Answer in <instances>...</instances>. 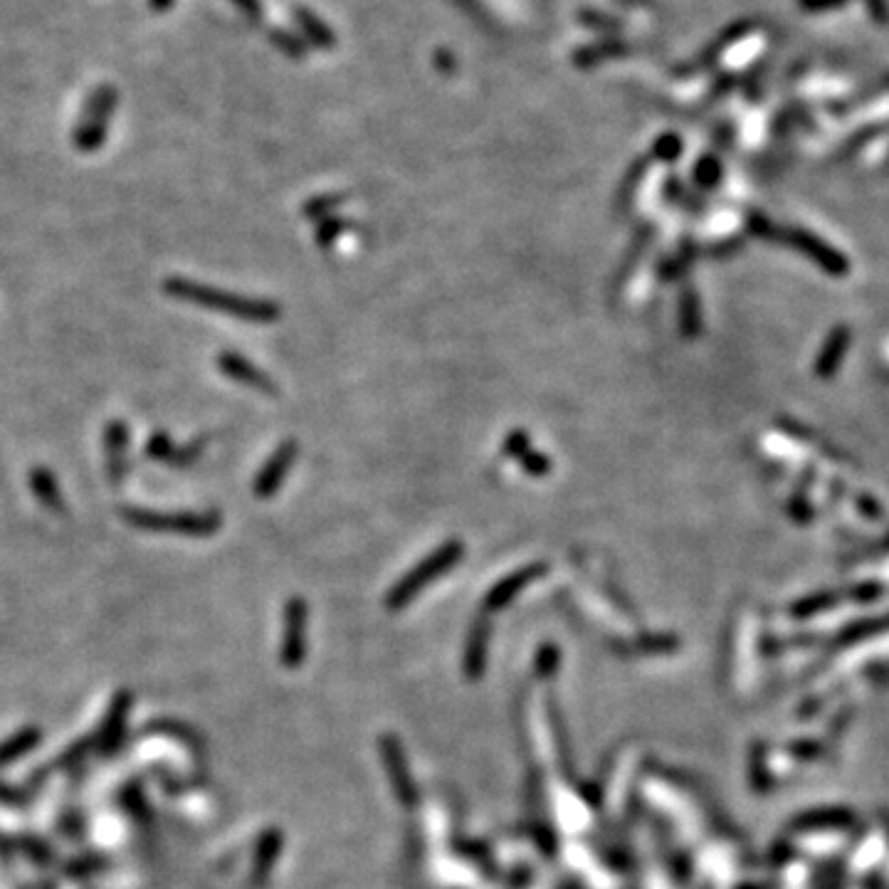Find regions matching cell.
<instances>
[{
  "instance_id": "cb8c5ba5",
  "label": "cell",
  "mask_w": 889,
  "mask_h": 889,
  "mask_svg": "<svg viewBox=\"0 0 889 889\" xmlns=\"http://www.w3.org/2000/svg\"><path fill=\"white\" fill-rule=\"evenodd\" d=\"M559 660V650L554 645H544L539 652V672H551Z\"/></svg>"
},
{
  "instance_id": "603a6c76",
  "label": "cell",
  "mask_w": 889,
  "mask_h": 889,
  "mask_svg": "<svg viewBox=\"0 0 889 889\" xmlns=\"http://www.w3.org/2000/svg\"><path fill=\"white\" fill-rule=\"evenodd\" d=\"M717 176H719V166L712 159H704L697 166V181L702 183V186H712V183H717Z\"/></svg>"
},
{
  "instance_id": "ac0fdd59",
  "label": "cell",
  "mask_w": 889,
  "mask_h": 889,
  "mask_svg": "<svg viewBox=\"0 0 889 889\" xmlns=\"http://www.w3.org/2000/svg\"><path fill=\"white\" fill-rule=\"evenodd\" d=\"M529 450H531V440L529 435H526V430H509L507 438H504V455L519 462Z\"/></svg>"
},
{
  "instance_id": "d6986e66",
  "label": "cell",
  "mask_w": 889,
  "mask_h": 889,
  "mask_svg": "<svg viewBox=\"0 0 889 889\" xmlns=\"http://www.w3.org/2000/svg\"><path fill=\"white\" fill-rule=\"evenodd\" d=\"M643 171H645V163H638V166H635L633 171L628 173V178H625L623 186H620V191H618V208H620V210L628 208L630 198H633L635 188H638L640 176H643Z\"/></svg>"
},
{
  "instance_id": "277c9868",
  "label": "cell",
  "mask_w": 889,
  "mask_h": 889,
  "mask_svg": "<svg viewBox=\"0 0 889 889\" xmlns=\"http://www.w3.org/2000/svg\"><path fill=\"white\" fill-rule=\"evenodd\" d=\"M114 92L109 89H99L97 94L89 102L87 112H84L80 126L75 131V146L80 151H94L104 144V134H107L109 114L114 109Z\"/></svg>"
},
{
  "instance_id": "ba28073f",
  "label": "cell",
  "mask_w": 889,
  "mask_h": 889,
  "mask_svg": "<svg viewBox=\"0 0 889 889\" xmlns=\"http://www.w3.org/2000/svg\"><path fill=\"white\" fill-rule=\"evenodd\" d=\"M546 571H549V566L546 564H529V566L519 568L517 573H509V576L502 578L497 586L489 588V593L485 598V608L487 610H502L504 606H509V603H512L514 598H517L519 593L529 586V583L544 578Z\"/></svg>"
},
{
  "instance_id": "44dd1931",
  "label": "cell",
  "mask_w": 889,
  "mask_h": 889,
  "mask_svg": "<svg viewBox=\"0 0 889 889\" xmlns=\"http://www.w3.org/2000/svg\"><path fill=\"white\" fill-rule=\"evenodd\" d=\"M848 3L850 0H798V5H801L806 13H828V10L845 8Z\"/></svg>"
},
{
  "instance_id": "52a82bcc",
  "label": "cell",
  "mask_w": 889,
  "mask_h": 889,
  "mask_svg": "<svg viewBox=\"0 0 889 889\" xmlns=\"http://www.w3.org/2000/svg\"><path fill=\"white\" fill-rule=\"evenodd\" d=\"M284 645H282V662L287 667L302 665L304 650H307V603L302 598H292L284 610Z\"/></svg>"
},
{
  "instance_id": "7402d4cb",
  "label": "cell",
  "mask_w": 889,
  "mask_h": 889,
  "mask_svg": "<svg viewBox=\"0 0 889 889\" xmlns=\"http://www.w3.org/2000/svg\"><path fill=\"white\" fill-rule=\"evenodd\" d=\"M862 3H865L867 13L872 15V20H875V23H880V25L889 23V3H887V0H862Z\"/></svg>"
},
{
  "instance_id": "8992f818",
  "label": "cell",
  "mask_w": 889,
  "mask_h": 889,
  "mask_svg": "<svg viewBox=\"0 0 889 889\" xmlns=\"http://www.w3.org/2000/svg\"><path fill=\"white\" fill-rule=\"evenodd\" d=\"M215 364H218L220 371H223L230 381L243 383V386L252 388V391L267 393V396H275V393H280V386L272 381L270 373H265L262 368H257L255 364H252V361H247L243 354H238V351H223V354H218Z\"/></svg>"
},
{
  "instance_id": "9c48e42d",
  "label": "cell",
  "mask_w": 889,
  "mask_h": 889,
  "mask_svg": "<svg viewBox=\"0 0 889 889\" xmlns=\"http://www.w3.org/2000/svg\"><path fill=\"white\" fill-rule=\"evenodd\" d=\"M126 450H129V425L124 420H112L104 430V467L112 485H122L126 475Z\"/></svg>"
},
{
  "instance_id": "7a4b0ae2",
  "label": "cell",
  "mask_w": 889,
  "mask_h": 889,
  "mask_svg": "<svg viewBox=\"0 0 889 889\" xmlns=\"http://www.w3.org/2000/svg\"><path fill=\"white\" fill-rule=\"evenodd\" d=\"M122 517L126 524L146 531H168L181 536H213L223 526L220 512H156L144 507H124Z\"/></svg>"
},
{
  "instance_id": "5bb4252c",
  "label": "cell",
  "mask_w": 889,
  "mask_h": 889,
  "mask_svg": "<svg viewBox=\"0 0 889 889\" xmlns=\"http://www.w3.org/2000/svg\"><path fill=\"white\" fill-rule=\"evenodd\" d=\"M341 203H344V196H319V198H312V201L304 203L302 213L307 215L309 220H317L319 223V220L329 218V215L334 213Z\"/></svg>"
},
{
  "instance_id": "9a60e30c",
  "label": "cell",
  "mask_w": 889,
  "mask_h": 889,
  "mask_svg": "<svg viewBox=\"0 0 889 889\" xmlns=\"http://www.w3.org/2000/svg\"><path fill=\"white\" fill-rule=\"evenodd\" d=\"M344 230H346V220L329 215V218L319 220L317 223V243L326 250V247H331L336 243V238H339Z\"/></svg>"
},
{
  "instance_id": "30bf717a",
  "label": "cell",
  "mask_w": 889,
  "mask_h": 889,
  "mask_svg": "<svg viewBox=\"0 0 889 889\" xmlns=\"http://www.w3.org/2000/svg\"><path fill=\"white\" fill-rule=\"evenodd\" d=\"M383 759H386L388 776H391L398 798H401L403 806H410V803L415 801V791H413V786H410V776H408V771H405V759H403V751H401V746H398V741L383 739Z\"/></svg>"
},
{
  "instance_id": "6da1fadb",
  "label": "cell",
  "mask_w": 889,
  "mask_h": 889,
  "mask_svg": "<svg viewBox=\"0 0 889 889\" xmlns=\"http://www.w3.org/2000/svg\"><path fill=\"white\" fill-rule=\"evenodd\" d=\"M163 292L171 299H178V302L196 304V307L210 309V312H223L228 317L250 324H275L280 322L282 314V309L275 302L245 297V294L210 287V284L186 280V277H168L163 282Z\"/></svg>"
},
{
  "instance_id": "4fadbf2b",
  "label": "cell",
  "mask_w": 889,
  "mask_h": 889,
  "mask_svg": "<svg viewBox=\"0 0 889 889\" xmlns=\"http://www.w3.org/2000/svg\"><path fill=\"white\" fill-rule=\"evenodd\" d=\"M680 314H682V334H685L687 339H692V336L699 331V309H697V299H694V292H689V289L682 292Z\"/></svg>"
},
{
  "instance_id": "ffe728a7",
  "label": "cell",
  "mask_w": 889,
  "mask_h": 889,
  "mask_svg": "<svg viewBox=\"0 0 889 889\" xmlns=\"http://www.w3.org/2000/svg\"><path fill=\"white\" fill-rule=\"evenodd\" d=\"M680 154V139L677 136H662L655 144V156L660 161H675Z\"/></svg>"
},
{
  "instance_id": "e0dca14e",
  "label": "cell",
  "mask_w": 889,
  "mask_h": 889,
  "mask_svg": "<svg viewBox=\"0 0 889 889\" xmlns=\"http://www.w3.org/2000/svg\"><path fill=\"white\" fill-rule=\"evenodd\" d=\"M173 452H176V445L171 443V438H168V435L163 433V430H161V433L151 435L149 445H146V455H149V460L171 462Z\"/></svg>"
},
{
  "instance_id": "8fae6325",
  "label": "cell",
  "mask_w": 889,
  "mask_h": 889,
  "mask_svg": "<svg viewBox=\"0 0 889 889\" xmlns=\"http://www.w3.org/2000/svg\"><path fill=\"white\" fill-rule=\"evenodd\" d=\"M30 487H33V494L45 504L50 512L62 514L65 512V499H62V489L57 477L52 475L47 467H33L30 470Z\"/></svg>"
},
{
  "instance_id": "7c38bea8",
  "label": "cell",
  "mask_w": 889,
  "mask_h": 889,
  "mask_svg": "<svg viewBox=\"0 0 889 889\" xmlns=\"http://www.w3.org/2000/svg\"><path fill=\"white\" fill-rule=\"evenodd\" d=\"M487 643H489V623L485 618L477 620L470 630V640H467V652H465V672L470 680L482 675L487 660Z\"/></svg>"
},
{
  "instance_id": "3957f363",
  "label": "cell",
  "mask_w": 889,
  "mask_h": 889,
  "mask_svg": "<svg viewBox=\"0 0 889 889\" xmlns=\"http://www.w3.org/2000/svg\"><path fill=\"white\" fill-rule=\"evenodd\" d=\"M462 556H465V546H462V541H447V544L440 546L438 551H433L428 559L420 561L413 571L405 573L401 581L391 588V593H388L386 606L391 610L408 606L425 586L438 581V578L445 576L452 566L460 564Z\"/></svg>"
},
{
  "instance_id": "2e32d148",
  "label": "cell",
  "mask_w": 889,
  "mask_h": 889,
  "mask_svg": "<svg viewBox=\"0 0 889 889\" xmlns=\"http://www.w3.org/2000/svg\"><path fill=\"white\" fill-rule=\"evenodd\" d=\"M519 465H522V470L531 477H546L551 472V467H554L549 457H546L544 452L534 450V447H531L522 460H519Z\"/></svg>"
},
{
  "instance_id": "5b68a950",
  "label": "cell",
  "mask_w": 889,
  "mask_h": 889,
  "mask_svg": "<svg viewBox=\"0 0 889 889\" xmlns=\"http://www.w3.org/2000/svg\"><path fill=\"white\" fill-rule=\"evenodd\" d=\"M299 445L294 440H284L270 455V460L262 465V470L257 472L255 482H252V492L257 499H270L280 492V487L287 480V472L292 470L294 460H297Z\"/></svg>"
}]
</instances>
